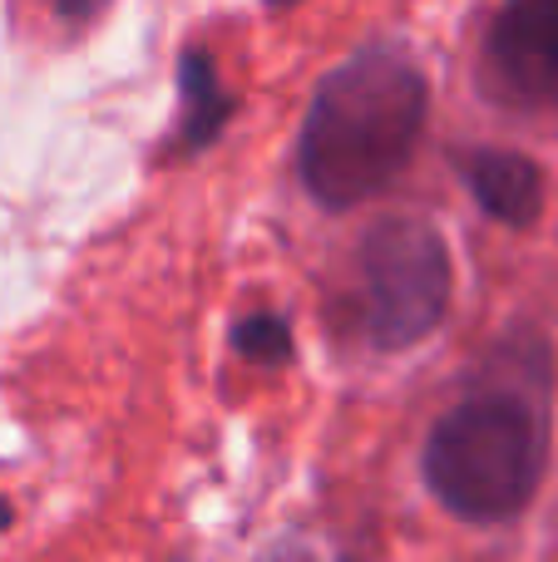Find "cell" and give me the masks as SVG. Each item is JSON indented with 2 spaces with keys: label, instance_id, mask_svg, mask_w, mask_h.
<instances>
[{
  "label": "cell",
  "instance_id": "obj_1",
  "mask_svg": "<svg viewBox=\"0 0 558 562\" xmlns=\"http://www.w3.org/2000/svg\"><path fill=\"white\" fill-rule=\"evenodd\" d=\"M425 104V75L395 49H366L332 69L302 124L306 193L326 207L386 193L421 138Z\"/></svg>",
  "mask_w": 558,
  "mask_h": 562
},
{
  "label": "cell",
  "instance_id": "obj_2",
  "mask_svg": "<svg viewBox=\"0 0 558 562\" xmlns=\"http://www.w3.org/2000/svg\"><path fill=\"white\" fill-rule=\"evenodd\" d=\"M544 474V425L524 400L480 395L455 405L425 445V484L470 524L520 514Z\"/></svg>",
  "mask_w": 558,
  "mask_h": 562
},
{
  "label": "cell",
  "instance_id": "obj_3",
  "mask_svg": "<svg viewBox=\"0 0 558 562\" xmlns=\"http://www.w3.org/2000/svg\"><path fill=\"white\" fill-rule=\"evenodd\" d=\"M366 272V330L381 350L425 340L450 301V252L421 217H386L371 227L361 252Z\"/></svg>",
  "mask_w": 558,
  "mask_h": 562
},
{
  "label": "cell",
  "instance_id": "obj_4",
  "mask_svg": "<svg viewBox=\"0 0 558 562\" xmlns=\"http://www.w3.org/2000/svg\"><path fill=\"white\" fill-rule=\"evenodd\" d=\"M490 79L524 109L558 104V0H504L490 30Z\"/></svg>",
  "mask_w": 558,
  "mask_h": 562
},
{
  "label": "cell",
  "instance_id": "obj_5",
  "mask_svg": "<svg viewBox=\"0 0 558 562\" xmlns=\"http://www.w3.org/2000/svg\"><path fill=\"white\" fill-rule=\"evenodd\" d=\"M465 183L484 203V213L504 227H529L544 213V173L534 158L510 148H480L465 158Z\"/></svg>",
  "mask_w": 558,
  "mask_h": 562
},
{
  "label": "cell",
  "instance_id": "obj_6",
  "mask_svg": "<svg viewBox=\"0 0 558 562\" xmlns=\"http://www.w3.org/2000/svg\"><path fill=\"white\" fill-rule=\"evenodd\" d=\"M178 79H183V109H188L183 134H188V144H208V138L217 134V124L233 114V99L223 94L217 69L203 49H188L183 65H178Z\"/></svg>",
  "mask_w": 558,
  "mask_h": 562
},
{
  "label": "cell",
  "instance_id": "obj_7",
  "mask_svg": "<svg viewBox=\"0 0 558 562\" xmlns=\"http://www.w3.org/2000/svg\"><path fill=\"white\" fill-rule=\"evenodd\" d=\"M233 346L243 350L247 360H263V366H277V360L292 356V330H287L282 316H247L233 326Z\"/></svg>",
  "mask_w": 558,
  "mask_h": 562
},
{
  "label": "cell",
  "instance_id": "obj_8",
  "mask_svg": "<svg viewBox=\"0 0 558 562\" xmlns=\"http://www.w3.org/2000/svg\"><path fill=\"white\" fill-rule=\"evenodd\" d=\"M0 528H10V504L0 498Z\"/></svg>",
  "mask_w": 558,
  "mask_h": 562
},
{
  "label": "cell",
  "instance_id": "obj_9",
  "mask_svg": "<svg viewBox=\"0 0 558 562\" xmlns=\"http://www.w3.org/2000/svg\"><path fill=\"white\" fill-rule=\"evenodd\" d=\"M267 5H287V0H267Z\"/></svg>",
  "mask_w": 558,
  "mask_h": 562
}]
</instances>
